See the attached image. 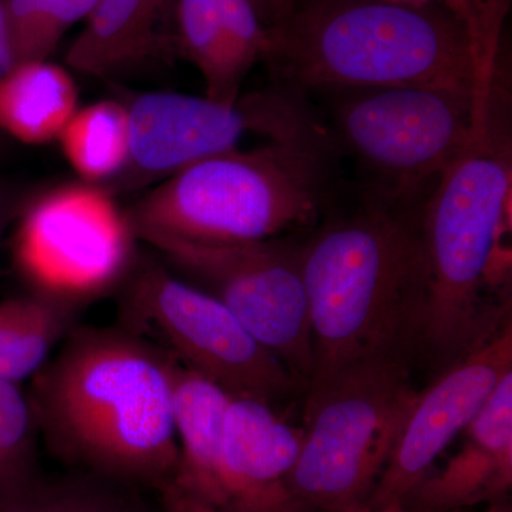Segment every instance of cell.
I'll return each instance as SVG.
<instances>
[{"mask_svg": "<svg viewBox=\"0 0 512 512\" xmlns=\"http://www.w3.org/2000/svg\"><path fill=\"white\" fill-rule=\"evenodd\" d=\"M251 3L266 28L274 29L295 12L299 0H251Z\"/></svg>", "mask_w": 512, "mask_h": 512, "instance_id": "d4e9b609", "label": "cell"}, {"mask_svg": "<svg viewBox=\"0 0 512 512\" xmlns=\"http://www.w3.org/2000/svg\"><path fill=\"white\" fill-rule=\"evenodd\" d=\"M126 164L111 190L134 191L167 180L184 168L238 148L245 134L278 138L315 123L302 94L284 87L262 90L225 104L170 92L138 94L126 104Z\"/></svg>", "mask_w": 512, "mask_h": 512, "instance_id": "30bf717a", "label": "cell"}, {"mask_svg": "<svg viewBox=\"0 0 512 512\" xmlns=\"http://www.w3.org/2000/svg\"><path fill=\"white\" fill-rule=\"evenodd\" d=\"M136 239L106 187L63 185L19 215L13 259L32 292L82 306L127 279Z\"/></svg>", "mask_w": 512, "mask_h": 512, "instance_id": "8fae6325", "label": "cell"}, {"mask_svg": "<svg viewBox=\"0 0 512 512\" xmlns=\"http://www.w3.org/2000/svg\"><path fill=\"white\" fill-rule=\"evenodd\" d=\"M476 82V79H474ZM336 147L376 177L373 191L419 201L466 143L476 109L474 84L390 86L329 92Z\"/></svg>", "mask_w": 512, "mask_h": 512, "instance_id": "52a82bcc", "label": "cell"}, {"mask_svg": "<svg viewBox=\"0 0 512 512\" xmlns=\"http://www.w3.org/2000/svg\"><path fill=\"white\" fill-rule=\"evenodd\" d=\"M336 144L323 124L225 151L161 181L127 212L137 239L157 234L241 244L315 224L332 194Z\"/></svg>", "mask_w": 512, "mask_h": 512, "instance_id": "5b68a950", "label": "cell"}, {"mask_svg": "<svg viewBox=\"0 0 512 512\" xmlns=\"http://www.w3.org/2000/svg\"><path fill=\"white\" fill-rule=\"evenodd\" d=\"M178 55L204 77L208 99L237 103L252 66L265 60L271 46L251 0H177Z\"/></svg>", "mask_w": 512, "mask_h": 512, "instance_id": "9a60e30c", "label": "cell"}, {"mask_svg": "<svg viewBox=\"0 0 512 512\" xmlns=\"http://www.w3.org/2000/svg\"><path fill=\"white\" fill-rule=\"evenodd\" d=\"M138 239L174 274L224 303L308 387L313 356L302 244L284 238L202 244L157 234Z\"/></svg>", "mask_w": 512, "mask_h": 512, "instance_id": "9c48e42d", "label": "cell"}, {"mask_svg": "<svg viewBox=\"0 0 512 512\" xmlns=\"http://www.w3.org/2000/svg\"><path fill=\"white\" fill-rule=\"evenodd\" d=\"M64 157L87 184L110 183L126 164V104L103 100L77 110L57 137Z\"/></svg>", "mask_w": 512, "mask_h": 512, "instance_id": "ffe728a7", "label": "cell"}, {"mask_svg": "<svg viewBox=\"0 0 512 512\" xmlns=\"http://www.w3.org/2000/svg\"><path fill=\"white\" fill-rule=\"evenodd\" d=\"M466 441L443 470L414 487L403 507L460 511L503 501L512 485V372L463 431Z\"/></svg>", "mask_w": 512, "mask_h": 512, "instance_id": "5bb4252c", "label": "cell"}, {"mask_svg": "<svg viewBox=\"0 0 512 512\" xmlns=\"http://www.w3.org/2000/svg\"><path fill=\"white\" fill-rule=\"evenodd\" d=\"M180 463L173 483L202 503L224 510L220 481L225 414L232 396L168 353Z\"/></svg>", "mask_w": 512, "mask_h": 512, "instance_id": "e0dca14e", "label": "cell"}, {"mask_svg": "<svg viewBox=\"0 0 512 512\" xmlns=\"http://www.w3.org/2000/svg\"><path fill=\"white\" fill-rule=\"evenodd\" d=\"M510 0H481L464 16L444 5L383 0H306L269 29L265 60L299 94L390 86L468 89L488 29Z\"/></svg>", "mask_w": 512, "mask_h": 512, "instance_id": "277c9868", "label": "cell"}, {"mask_svg": "<svg viewBox=\"0 0 512 512\" xmlns=\"http://www.w3.org/2000/svg\"><path fill=\"white\" fill-rule=\"evenodd\" d=\"M507 57L478 66L473 126L421 205L427 306L421 343L453 363L500 328L484 306V269L495 238L511 231L512 126Z\"/></svg>", "mask_w": 512, "mask_h": 512, "instance_id": "3957f363", "label": "cell"}, {"mask_svg": "<svg viewBox=\"0 0 512 512\" xmlns=\"http://www.w3.org/2000/svg\"><path fill=\"white\" fill-rule=\"evenodd\" d=\"M39 436L28 392L0 380V500L39 476Z\"/></svg>", "mask_w": 512, "mask_h": 512, "instance_id": "603a6c76", "label": "cell"}, {"mask_svg": "<svg viewBox=\"0 0 512 512\" xmlns=\"http://www.w3.org/2000/svg\"><path fill=\"white\" fill-rule=\"evenodd\" d=\"M13 214H15V212H13L8 201L0 197V241H2L3 232H5V228L8 227L10 217H12Z\"/></svg>", "mask_w": 512, "mask_h": 512, "instance_id": "83f0119b", "label": "cell"}, {"mask_svg": "<svg viewBox=\"0 0 512 512\" xmlns=\"http://www.w3.org/2000/svg\"><path fill=\"white\" fill-rule=\"evenodd\" d=\"M511 372L512 328L511 320L505 319L488 338L450 363L427 389L419 390L402 436L363 507L379 512L402 505Z\"/></svg>", "mask_w": 512, "mask_h": 512, "instance_id": "7c38bea8", "label": "cell"}, {"mask_svg": "<svg viewBox=\"0 0 512 512\" xmlns=\"http://www.w3.org/2000/svg\"><path fill=\"white\" fill-rule=\"evenodd\" d=\"M47 448L113 483H171L180 463L168 353L121 325L76 326L32 379Z\"/></svg>", "mask_w": 512, "mask_h": 512, "instance_id": "6da1fadb", "label": "cell"}, {"mask_svg": "<svg viewBox=\"0 0 512 512\" xmlns=\"http://www.w3.org/2000/svg\"><path fill=\"white\" fill-rule=\"evenodd\" d=\"M306 390L301 451L289 487L306 512L363 507L419 394L410 355L377 357Z\"/></svg>", "mask_w": 512, "mask_h": 512, "instance_id": "8992f818", "label": "cell"}, {"mask_svg": "<svg viewBox=\"0 0 512 512\" xmlns=\"http://www.w3.org/2000/svg\"><path fill=\"white\" fill-rule=\"evenodd\" d=\"M79 309L37 292L0 301V380L33 379L76 328Z\"/></svg>", "mask_w": 512, "mask_h": 512, "instance_id": "d6986e66", "label": "cell"}, {"mask_svg": "<svg viewBox=\"0 0 512 512\" xmlns=\"http://www.w3.org/2000/svg\"><path fill=\"white\" fill-rule=\"evenodd\" d=\"M160 504L164 512H227L202 503L198 498L185 493L171 481L158 488Z\"/></svg>", "mask_w": 512, "mask_h": 512, "instance_id": "cb8c5ba5", "label": "cell"}, {"mask_svg": "<svg viewBox=\"0 0 512 512\" xmlns=\"http://www.w3.org/2000/svg\"><path fill=\"white\" fill-rule=\"evenodd\" d=\"M301 441L302 430L279 419L269 404L232 397L222 437V511L306 512L288 483Z\"/></svg>", "mask_w": 512, "mask_h": 512, "instance_id": "4fadbf2b", "label": "cell"}, {"mask_svg": "<svg viewBox=\"0 0 512 512\" xmlns=\"http://www.w3.org/2000/svg\"><path fill=\"white\" fill-rule=\"evenodd\" d=\"M379 512H439V511H420L412 510V508L403 507V505H394V507L384 508ZM448 512H460V511H448Z\"/></svg>", "mask_w": 512, "mask_h": 512, "instance_id": "4dcf8cb0", "label": "cell"}, {"mask_svg": "<svg viewBox=\"0 0 512 512\" xmlns=\"http://www.w3.org/2000/svg\"><path fill=\"white\" fill-rule=\"evenodd\" d=\"M383 2L396 3V5L414 6V8H423V6L444 5L456 10L464 16H471L476 12L481 0H383Z\"/></svg>", "mask_w": 512, "mask_h": 512, "instance_id": "4316f807", "label": "cell"}, {"mask_svg": "<svg viewBox=\"0 0 512 512\" xmlns=\"http://www.w3.org/2000/svg\"><path fill=\"white\" fill-rule=\"evenodd\" d=\"M119 325L154 343L229 396L269 404L305 386L215 296L163 262L134 266Z\"/></svg>", "mask_w": 512, "mask_h": 512, "instance_id": "ba28073f", "label": "cell"}, {"mask_svg": "<svg viewBox=\"0 0 512 512\" xmlns=\"http://www.w3.org/2000/svg\"><path fill=\"white\" fill-rule=\"evenodd\" d=\"M414 202L370 191L362 208L303 242L313 356L308 387L377 357L410 355L421 342L427 266Z\"/></svg>", "mask_w": 512, "mask_h": 512, "instance_id": "7a4b0ae2", "label": "cell"}, {"mask_svg": "<svg viewBox=\"0 0 512 512\" xmlns=\"http://www.w3.org/2000/svg\"><path fill=\"white\" fill-rule=\"evenodd\" d=\"M97 0H3L19 63L47 60L60 39L87 20Z\"/></svg>", "mask_w": 512, "mask_h": 512, "instance_id": "7402d4cb", "label": "cell"}, {"mask_svg": "<svg viewBox=\"0 0 512 512\" xmlns=\"http://www.w3.org/2000/svg\"><path fill=\"white\" fill-rule=\"evenodd\" d=\"M177 0H97L66 55L73 69L117 76L177 55Z\"/></svg>", "mask_w": 512, "mask_h": 512, "instance_id": "2e32d148", "label": "cell"}, {"mask_svg": "<svg viewBox=\"0 0 512 512\" xmlns=\"http://www.w3.org/2000/svg\"><path fill=\"white\" fill-rule=\"evenodd\" d=\"M349 512H370V511L367 510V508H365V507H359V508H355V510H352Z\"/></svg>", "mask_w": 512, "mask_h": 512, "instance_id": "1f68e13d", "label": "cell"}, {"mask_svg": "<svg viewBox=\"0 0 512 512\" xmlns=\"http://www.w3.org/2000/svg\"><path fill=\"white\" fill-rule=\"evenodd\" d=\"M161 510H163V508H161ZM126 512H154V511L148 510L147 507H144V505L140 503V500H137V498L134 497L133 503H130V505H128Z\"/></svg>", "mask_w": 512, "mask_h": 512, "instance_id": "f1b7e54d", "label": "cell"}, {"mask_svg": "<svg viewBox=\"0 0 512 512\" xmlns=\"http://www.w3.org/2000/svg\"><path fill=\"white\" fill-rule=\"evenodd\" d=\"M128 487L93 474L37 476L16 493L0 500V512H126Z\"/></svg>", "mask_w": 512, "mask_h": 512, "instance_id": "44dd1931", "label": "cell"}, {"mask_svg": "<svg viewBox=\"0 0 512 512\" xmlns=\"http://www.w3.org/2000/svg\"><path fill=\"white\" fill-rule=\"evenodd\" d=\"M76 111L77 87L62 66L32 60L0 77V133L20 143L55 140Z\"/></svg>", "mask_w": 512, "mask_h": 512, "instance_id": "ac0fdd59", "label": "cell"}, {"mask_svg": "<svg viewBox=\"0 0 512 512\" xmlns=\"http://www.w3.org/2000/svg\"><path fill=\"white\" fill-rule=\"evenodd\" d=\"M487 512H512L510 505L505 503V501H497V503H493L488 508Z\"/></svg>", "mask_w": 512, "mask_h": 512, "instance_id": "f546056e", "label": "cell"}, {"mask_svg": "<svg viewBox=\"0 0 512 512\" xmlns=\"http://www.w3.org/2000/svg\"><path fill=\"white\" fill-rule=\"evenodd\" d=\"M16 64H19L18 55L13 45L5 5L0 0V77L10 72Z\"/></svg>", "mask_w": 512, "mask_h": 512, "instance_id": "484cf974", "label": "cell"}]
</instances>
